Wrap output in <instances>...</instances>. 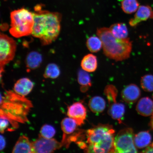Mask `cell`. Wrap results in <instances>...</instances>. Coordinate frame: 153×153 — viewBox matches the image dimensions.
Wrapping results in <instances>:
<instances>
[{
	"label": "cell",
	"instance_id": "cell-1",
	"mask_svg": "<svg viewBox=\"0 0 153 153\" xmlns=\"http://www.w3.org/2000/svg\"><path fill=\"white\" fill-rule=\"evenodd\" d=\"M34 10L32 35L39 38L42 45H50L56 39L60 34L62 15L59 13L43 10L40 5L36 6Z\"/></svg>",
	"mask_w": 153,
	"mask_h": 153
},
{
	"label": "cell",
	"instance_id": "cell-2",
	"mask_svg": "<svg viewBox=\"0 0 153 153\" xmlns=\"http://www.w3.org/2000/svg\"><path fill=\"white\" fill-rule=\"evenodd\" d=\"M33 107L31 101L14 91H6L1 94L0 116L18 123L28 122V116Z\"/></svg>",
	"mask_w": 153,
	"mask_h": 153
},
{
	"label": "cell",
	"instance_id": "cell-3",
	"mask_svg": "<svg viewBox=\"0 0 153 153\" xmlns=\"http://www.w3.org/2000/svg\"><path fill=\"white\" fill-rule=\"evenodd\" d=\"M113 128L108 124H99L86 131L88 153H114V133Z\"/></svg>",
	"mask_w": 153,
	"mask_h": 153
},
{
	"label": "cell",
	"instance_id": "cell-4",
	"mask_svg": "<svg viewBox=\"0 0 153 153\" xmlns=\"http://www.w3.org/2000/svg\"><path fill=\"white\" fill-rule=\"evenodd\" d=\"M97 34L102 42L105 56L117 62L129 58L132 44L129 38L118 39L113 35L109 28L105 27L97 28Z\"/></svg>",
	"mask_w": 153,
	"mask_h": 153
},
{
	"label": "cell",
	"instance_id": "cell-5",
	"mask_svg": "<svg viewBox=\"0 0 153 153\" xmlns=\"http://www.w3.org/2000/svg\"><path fill=\"white\" fill-rule=\"evenodd\" d=\"M9 32L13 37L19 38L32 34L34 20L33 13L22 8L10 13Z\"/></svg>",
	"mask_w": 153,
	"mask_h": 153
},
{
	"label": "cell",
	"instance_id": "cell-6",
	"mask_svg": "<svg viewBox=\"0 0 153 153\" xmlns=\"http://www.w3.org/2000/svg\"><path fill=\"white\" fill-rule=\"evenodd\" d=\"M134 135L131 128L120 131L114 137V153H137V148L134 143Z\"/></svg>",
	"mask_w": 153,
	"mask_h": 153
},
{
	"label": "cell",
	"instance_id": "cell-7",
	"mask_svg": "<svg viewBox=\"0 0 153 153\" xmlns=\"http://www.w3.org/2000/svg\"><path fill=\"white\" fill-rule=\"evenodd\" d=\"M104 93L109 103L108 114L113 119L117 120L120 123H122L125 111V107L124 104L117 101V89L113 85H108L105 87Z\"/></svg>",
	"mask_w": 153,
	"mask_h": 153
},
{
	"label": "cell",
	"instance_id": "cell-8",
	"mask_svg": "<svg viewBox=\"0 0 153 153\" xmlns=\"http://www.w3.org/2000/svg\"><path fill=\"white\" fill-rule=\"evenodd\" d=\"M17 47L16 42L13 38L1 33L0 36V65L1 74L4 67L14 59Z\"/></svg>",
	"mask_w": 153,
	"mask_h": 153
},
{
	"label": "cell",
	"instance_id": "cell-9",
	"mask_svg": "<svg viewBox=\"0 0 153 153\" xmlns=\"http://www.w3.org/2000/svg\"><path fill=\"white\" fill-rule=\"evenodd\" d=\"M32 153H47L54 152L63 146L62 142L54 139H47L39 135L34 142H32Z\"/></svg>",
	"mask_w": 153,
	"mask_h": 153
},
{
	"label": "cell",
	"instance_id": "cell-10",
	"mask_svg": "<svg viewBox=\"0 0 153 153\" xmlns=\"http://www.w3.org/2000/svg\"><path fill=\"white\" fill-rule=\"evenodd\" d=\"M87 114V109L82 102H76L68 107L67 115L75 120L78 126L84 123Z\"/></svg>",
	"mask_w": 153,
	"mask_h": 153
},
{
	"label": "cell",
	"instance_id": "cell-11",
	"mask_svg": "<svg viewBox=\"0 0 153 153\" xmlns=\"http://www.w3.org/2000/svg\"><path fill=\"white\" fill-rule=\"evenodd\" d=\"M149 19H153V10L149 5L140 6L134 18L130 19L129 23L133 27L136 26L140 23Z\"/></svg>",
	"mask_w": 153,
	"mask_h": 153
},
{
	"label": "cell",
	"instance_id": "cell-12",
	"mask_svg": "<svg viewBox=\"0 0 153 153\" xmlns=\"http://www.w3.org/2000/svg\"><path fill=\"white\" fill-rule=\"evenodd\" d=\"M140 95V89L134 84H131L126 86L121 93L122 99L129 104H133L137 102Z\"/></svg>",
	"mask_w": 153,
	"mask_h": 153
},
{
	"label": "cell",
	"instance_id": "cell-13",
	"mask_svg": "<svg viewBox=\"0 0 153 153\" xmlns=\"http://www.w3.org/2000/svg\"><path fill=\"white\" fill-rule=\"evenodd\" d=\"M34 84L27 78H21L15 84L14 91L18 94L25 97L30 93L33 89Z\"/></svg>",
	"mask_w": 153,
	"mask_h": 153
},
{
	"label": "cell",
	"instance_id": "cell-14",
	"mask_svg": "<svg viewBox=\"0 0 153 153\" xmlns=\"http://www.w3.org/2000/svg\"><path fill=\"white\" fill-rule=\"evenodd\" d=\"M136 110L141 116L147 117L153 114V101L149 97H143L137 102Z\"/></svg>",
	"mask_w": 153,
	"mask_h": 153
},
{
	"label": "cell",
	"instance_id": "cell-15",
	"mask_svg": "<svg viewBox=\"0 0 153 153\" xmlns=\"http://www.w3.org/2000/svg\"><path fill=\"white\" fill-rule=\"evenodd\" d=\"M12 153H32V143L25 135L19 137L13 149Z\"/></svg>",
	"mask_w": 153,
	"mask_h": 153
},
{
	"label": "cell",
	"instance_id": "cell-16",
	"mask_svg": "<svg viewBox=\"0 0 153 153\" xmlns=\"http://www.w3.org/2000/svg\"><path fill=\"white\" fill-rule=\"evenodd\" d=\"M42 56L41 53L33 51L28 53L27 56L26 64L27 71L35 70L39 68L42 62Z\"/></svg>",
	"mask_w": 153,
	"mask_h": 153
},
{
	"label": "cell",
	"instance_id": "cell-17",
	"mask_svg": "<svg viewBox=\"0 0 153 153\" xmlns=\"http://www.w3.org/2000/svg\"><path fill=\"white\" fill-rule=\"evenodd\" d=\"M152 137L149 131H142L134 135V143L137 148H146L151 143Z\"/></svg>",
	"mask_w": 153,
	"mask_h": 153
},
{
	"label": "cell",
	"instance_id": "cell-18",
	"mask_svg": "<svg viewBox=\"0 0 153 153\" xmlns=\"http://www.w3.org/2000/svg\"><path fill=\"white\" fill-rule=\"evenodd\" d=\"M82 69L88 72L95 71L97 67V57L93 54H88L83 57L81 62Z\"/></svg>",
	"mask_w": 153,
	"mask_h": 153
},
{
	"label": "cell",
	"instance_id": "cell-19",
	"mask_svg": "<svg viewBox=\"0 0 153 153\" xmlns=\"http://www.w3.org/2000/svg\"><path fill=\"white\" fill-rule=\"evenodd\" d=\"M106 102L102 97L95 96L89 100L88 106L92 112L96 114H99L104 111L106 108Z\"/></svg>",
	"mask_w": 153,
	"mask_h": 153
},
{
	"label": "cell",
	"instance_id": "cell-20",
	"mask_svg": "<svg viewBox=\"0 0 153 153\" xmlns=\"http://www.w3.org/2000/svg\"><path fill=\"white\" fill-rule=\"evenodd\" d=\"M110 30L115 37L120 39L128 38V31L126 24L123 23H117L111 25Z\"/></svg>",
	"mask_w": 153,
	"mask_h": 153
},
{
	"label": "cell",
	"instance_id": "cell-21",
	"mask_svg": "<svg viewBox=\"0 0 153 153\" xmlns=\"http://www.w3.org/2000/svg\"><path fill=\"white\" fill-rule=\"evenodd\" d=\"M76 120L69 117L64 118L61 122V128L63 132V135L72 134L76 131L78 126Z\"/></svg>",
	"mask_w": 153,
	"mask_h": 153
},
{
	"label": "cell",
	"instance_id": "cell-22",
	"mask_svg": "<svg viewBox=\"0 0 153 153\" xmlns=\"http://www.w3.org/2000/svg\"><path fill=\"white\" fill-rule=\"evenodd\" d=\"M88 72L83 70H80L78 73V82L81 85V91L82 92L87 91L91 86L90 76Z\"/></svg>",
	"mask_w": 153,
	"mask_h": 153
},
{
	"label": "cell",
	"instance_id": "cell-23",
	"mask_svg": "<svg viewBox=\"0 0 153 153\" xmlns=\"http://www.w3.org/2000/svg\"><path fill=\"white\" fill-rule=\"evenodd\" d=\"M88 49L92 53H97L102 47V42L98 36H92L88 38L86 42Z\"/></svg>",
	"mask_w": 153,
	"mask_h": 153
},
{
	"label": "cell",
	"instance_id": "cell-24",
	"mask_svg": "<svg viewBox=\"0 0 153 153\" xmlns=\"http://www.w3.org/2000/svg\"><path fill=\"white\" fill-rule=\"evenodd\" d=\"M121 6L124 13L127 14H131L136 12L140 5L137 0H122Z\"/></svg>",
	"mask_w": 153,
	"mask_h": 153
},
{
	"label": "cell",
	"instance_id": "cell-25",
	"mask_svg": "<svg viewBox=\"0 0 153 153\" xmlns=\"http://www.w3.org/2000/svg\"><path fill=\"white\" fill-rule=\"evenodd\" d=\"M60 74V71L58 66L53 63H51L46 68L43 76L46 78L54 79L58 77Z\"/></svg>",
	"mask_w": 153,
	"mask_h": 153
},
{
	"label": "cell",
	"instance_id": "cell-26",
	"mask_svg": "<svg viewBox=\"0 0 153 153\" xmlns=\"http://www.w3.org/2000/svg\"><path fill=\"white\" fill-rule=\"evenodd\" d=\"M10 126L14 128L17 129L18 127V122L12 121L7 118L1 117V122H0V131L1 134H3L7 131H14L11 128Z\"/></svg>",
	"mask_w": 153,
	"mask_h": 153
},
{
	"label": "cell",
	"instance_id": "cell-27",
	"mask_svg": "<svg viewBox=\"0 0 153 153\" xmlns=\"http://www.w3.org/2000/svg\"><path fill=\"white\" fill-rule=\"evenodd\" d=\"M140 84L141 88L147 92L153 91V75L146 74L141 77Z\"/></svg>",
	"mask_w": 153,
	"mask_h": 153
},
{
	"label": "cell",
	"instance_id": "cell-28",
	"mask_svg": "<svg viewBox=\"0 0 153 153\" xmlns=\"http://www.w3.org/2000/svg\"><path fill=\"white\" fill-rule=\"evenodd\" d=\"M40 135L44 138L51 139L56 134V130L52 126L45 124L40 130Z\"/></svg>",
	"mask_w": 153,
	"mask_h": 153
},
{
	"label": "cell",
	"instance_id": "cell-29",
	"mask_svg": "<svg viewBox=\"0 0 153 153\" xmlns=\"http://www.w3.org/2000/svg\"><path fill=\"white\" fill-rule=\"evenodd\" d=\"M1 150L2 151L4 149L6 146V141L3 135H1Z\"/></svg>",
	"mask_w": 153,
	"mask_h": 153
},
{
	"label": "cell",
	"instance_id": "cell-30",
	"mask_svg": "<svg viewBox=\"0 0 153 153\" xmlns=\"http://www.w3.org/2000/svg\"><path fill=\"white\" fill-rule=\"evenodd\" d=\"M143 153H153V142L149 145L142 152Z\"/></svg>",
	"mask_w": 153,
	"mask_h": 153
},
{
	"label": "cell",
	"instance_id": "cell-31",
	"mask_svg": "<svg viewBox=\"0 0 153 153\" xmlns=\"http://www.w3.org/2000/svg\"><path fill=\"white\" fill-rule=\"evenodd\" d=\"M150 126L153 129V114H152L150 122Z\"/></svg>",
	"mask_w": 153,
	"mask_h": 153
},
{
	"label": "cell",
	"instance_id": "cell-32",
	"mask_svg": "<svg viewBox=\"0 0 153 153\" xmlns=\"http://www.w3.org/2000/svg\"><path fill=\"white\" fill-rule=\"evenodd\" d=\"M5 1H6V0H5Z\"/></svg>",
	"mask_w": 153,
	"mask_h": 153
}]
</instances>
